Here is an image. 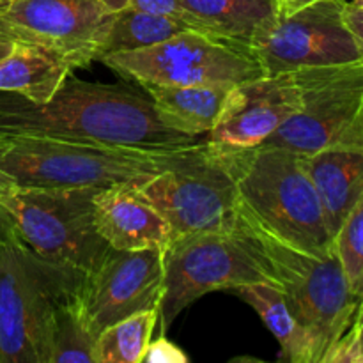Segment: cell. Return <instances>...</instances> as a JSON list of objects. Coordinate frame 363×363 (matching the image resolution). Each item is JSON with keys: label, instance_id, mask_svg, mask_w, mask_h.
I'll return each instance as SVG.
<instances>
[{"label": "cell", "instance_id": "83f0119b", "mask_svg": "<svg viewBox=\"0 0 363 363\" xmlns=\"http://www.w3.org/2000/svg\"><path fill=\"white\" fill-rule=\"evenodd\" d=\"M16 45H18L16 38H14V35L11 34L2 23H0V62H2L11 52H13Z\"/></svg>", "mask_w": 363, "mask_h": 363}, {"label": "cell", "instance_id": "7402d4cb", "mask_svg": "<svg viewBox=\"0 0 363 363\" xmlns=\"http://www.w3.org/2000/svg\"><path fill=\"white\" fill-rule=\"evenodd\" d=\"M184 30H195V28L188 27L183 21L172 20V18L156 16V14L124 7L117 13H112L108 30L103 39L99 59L110 55V53L147 48V46L158 45V43Z\"/></svg>", "mask_w": 363, "mask_h": 363}, {"label": "cell", "instance_id": "2e32d148", "mask_svg": "<svg viewBox=\"0 0 363 363\" xmlns=\"http://www.w3.org/2000/svg\"><path fill=\"white\" fill-rule=\"evenodd\" d=\"M326 223L337 230L363 197V149H323L303 155Z\"/></svg>", "mask_w": 363, "mask_h": 363}, {"label": "cell", "instance_id": "52a82bcc", "mask_svg": "<svg viewBox=\"0 0 363 363\" xmlns=\"http://www.w3.org/2000/svg\"><path fill=\"white\" fill-rule=\"evenodd\" d=\"M162 333L195 300L213 291L266 282L277 287L272 269L243 227L234 233L174 236L163 250Z\"/></svg>", "mask_w": 363, "mask_h": 363}, {"label": "cell", "instance_id": "44dd1931", "mask_svg": "<svg viewBox=\"0 0 363 363\" xmlns=\"http://www.w3.org/2000/svg\"><path fill=\"white\" fill-rule=\"evenodd\" d=\"M234 293L257 312L266 328L279 342L282 350L280 358L284 362L312 363L307 337L294 319L293 312L287 307L279 287L266 282L245 284V286L236 287Z\"/></svg>", "mask_w": 363, "mask_h": 363}, {"label": "cell", "instance_id": "4fadbf2b", "mask_svg": "<svg viewBox=\"0 0 363 363\" xmlns=\"http://www.w3.org/2000/svg\"><path fill=\"white\" fill-rule=\"evenodd\" d=\"M163 273V250L108 248L82 286V300L94 332L140 311L160 308Z\"/></svg>", "mask_w": 363, "mask_h": 363}, {"label": "cell", "instance_id": "cb8c5ba5", "mask_svg": "<svg viewBox=\"0 0 363 363\" xmlns=\"http://www.w3.org/2000/svg\"><path fill=\"white\" fill-rule=\"evenodd\" d=\"M333 248L342 264L351 291L363 305V197L347 215L333 238Z\"/></svg>", "mask_w": 363, "mask_h": 363}, {"label": "cell", "instance_id": "f1b7e54d", "mask_svg": "<svg viewBox=\"0 0 363 363\" xmlns=\"http://www.w3.org/2000/svg\"><path fill=\"white\" fill-rule=\"evenodd\" d=\"M315 2H319V0H280L279 13H293V11H298Z\"/></svg>", "mask_w": 363, "mask_h": 363}, {"label": "cell", "instance_id": "836d02e7", "mask_svg": "<svg viewBox=\"0 0 363 363\" xmlns=\"http://www.w3.org/2000/svg\"><path fill=\"white\" fill-rule=\"evenodd\" d=\"M279 2H280V0H279Z\"/></svg>", "mask_w": 363, "mask_h": 363}, {"label": "cell", "instance_id": "e0dca14e", "mask_svg": "<svg viewBox=\"0 0 363 363\" xmlns=\"http://www.w3.org/2000/svg\"><path fill=\"white\" fill-rule=\"evenodd\" d=\"M233 85H149L144 87L165 126L179 133L209 135Z\"/></svg>", "mask_w": 363, "mask_h": 363}, {"label": "cell", "instance_id": "d4e9b609", "mask_svg": "<svg viewBox=\"0 0 363 363\" xmlns=\"http://www.w3.org/2000/svg\"><path fill=\"white\" fill-rule=\"evenodd\" d=\"M126 7L142 11V13L156 14V16L172 18V20L183 21V23L195 28V30L204 32L199 21L195 20L194 14L188 11L186 4L183 0H128Z\"/></svg>", "mask_w": 363, "mask_h": 363}, {"label": "cell", "instance_id": "f546056e", "mask_svg": "<svg viewBox=\"0 0 363 363\" xmlns=\"http://www.w3.org/2000/svg\"><path fill=\"white\" fill-rule=\"evenodd\" d=\"M354 340H357L360 363H363V305L360 307V311H358L357 323H354Z\"/></svg>", "mask_w": 363, "mask_h": 363}, {"label": "cell", "instance_id": "ac0fdd59", "mask_svg": "<svg viewBox=\"0 0 363 363\" xmlns=\"http://www.w3.org/2000/svg\"><path fill=\"white\" fill-rule=\"evenodd\" d=\"M71 71L73 67L55 53L18 41L13 52L0 62V91L45 103L62 87Z\"/></svg>", "mask_w": 363, "mask_h": 363}, {"label": "cell", "instance_id": "5b68a950", "mask_svg": "<svg viewBox=\"0 0 363 363\" xmlns=\"http://www.w3.org/2000/svg\"><path fill=\"white\" fill-rule=\"evenodd\" d=\"M268 268L287 307L308 340L312 363H325L340 340L354 335L360 301L351 291L333 248L311 255L291 248L241 222Z\"/></svg>", "mask_w": 363, "mask_h": 363}, {"label": "cell", "instance_id": "603a6c76", "mask_svg": "<svg viewBox=\"0 0 363 363\" xmlns=\"http://www.w3.org/2000/svg\"><path fill=\"white\" fill-rule=\"evenodd\" d=\"M160 321V308H147L112 323L96 337V363H142Z\"/></svg>", "mask_w": 363, "mask_h": 363}, {"label": "cell", "instance_id": "30bf717a", "mask_svg": "<svg viewBox=\"0 0 363 363\" xmlns=\"http://www.w3.org/2000/svg\"><path fill=\"white\" fill-rule=\"evenodd\" d=\"M112 71L149 85H240L264 74L247 46L199 30H184L158 45L101 57Z\"/></svg>", "mask_w": 363, "mask_h": 363}, {"label": "cell", "instance_id": "1f68e13d", "mask_svg": "<svg viewBox=\"0 0 363 363\" xmlns=\"http://www.w3.org/2000/svg\"><path fill=\"white\" fill-rule=\"evenodd\" d=\"M353 4H357V6L363 7V0H353Z\"/></svg>", "mask_w": 363, "mask_h": 363}, {"label": "cell", "instance_id": "9c48e42d", "mask_svg": "<svg viewBox=\"0 0 363 363\" xmlns=\"http://www.w3.org/2000/svg\"><path fill=\"white\" fill-rule=\"evenodd\" d=\"M133 188L167 220L172 238L234 233L241 225L236 184L208 138L176 165Z\"/></svg>", "mask_w": 363, "mask_h": 363}, {"label": "cell", "instance_id": "ffe728a7", "mask_svg": "<svg viewBox=\"0 0 363 363\" xmlns=\"http://www.w3.org/2000/svg\"><path fill=\"white\" fill-rule=\"evenodd\" d=\"M96 337L80 289L53 308L46 326L43 363H96Z\"/></svg>", "mask_w": 363, "mask_h": 363}, {"label": "cell", "instance_id": "4316f807", "mask_svg": "<svg viewBox=\"0 0 363 363\" xmlns=\"http://www.w3.org/2000/svg\"><path fill=\"white\" fill-rule=\"evenodd\" d=\"M344 20H346L347 28L353 35L354 43L358 46V52L363 59V7L353 2H346L344 6Z\"/></svg>", "mask_w": 363, "mask_h": 363}, {"label": "cell", "instance_id": "6da1fadb", "mask_svg": "<svg viewBox=\"0 0 363 363\" xmlns=\"http://www.w3.org/2000/svg\"><path fill=\"white\" fill-rule=\"evenodd\" d=\"M0 131L147 151H184L206 140L165 126L151 98L135 89L71 77L45 103L0 91Z\"/></svg>", "mask_w": 363, "mask_h": 363}, {"label": "cell", "instance_id": "8992f818", "mask_svg": "<svg viewBox=\"0 0 363 363\" xmlns=\"http://www.w3.org/2000/svg\"><path fill=\"white\" fill-rule=\"evenodd\" d=\"M96 190L0 184V216L39 255L87 275L108 252L94 225Z\"/></svg>", "mask_w": 363, "mask_h": 363}, {"label": "cell", "instance_id": "d6986e66", "mask_svg": "<svg viewBox=\"0 0 363 363\" xmlns=\"http://www.w3.org/2000/svg\"><path fill=\"white\" fill-rule=\"evenodd\" d=\"M206 34L247 46L279 16V0H183Z\"/></svg>", "mask_w": 363, "mask_h": 363}, {"label": "cell", "instance_id": "9a60e30c", "mask_svg": "<svg viewBox=\"0 0 363 363\" xmlns=\"http://www.w3.org/2000/svg\"><path fill=\"white\" fill-rule=\"evenodd\" d=\"M92 213L96 230L112 250H165L172 240L167 220L133 184L98 188L92 195Z\"/></svg>", "mask_w": 363, "mask_h": 363}, {"label": "cell", "instance_id": "d6a6232c", "mask_svg": "<svg viewBox=\"0 0 363 363\" xmlns=\"http://www.w3.org/2000/svg\"><path fill=\"white\" fill-rule=\"evenodd\" d=\"M2 2H9V0H0V4H2Z\"/></svg>", "mask_w": 363, "mask_h": 363}, {"label": "cell", "instance_id": "ba28073f", "mask_svg": "<svg viewBox=\"0 0 363 363\" xmlns=\"http://www.w3.org/2000/svg\"><path fill=\"white\" fill-rule=\"evenodd\" d=\"M300 110L262 145L298 155L363 149V59L293 71Z\"/></svg>", "mask_w": 363, "mask_h": 363}, {"label": "cell", "instance_id": "4dcf8cb0", "mask_svg": "<svg viewBox=\"0 0 363 363\" xmlns=\"http://www.w3.org/2000/svg\"><path fill=\"white\" fill-rule=\"evenodd\" d=\"M101 2L105 4L110 13H117V11L124 9L128 6V0H101Z\"/></svg>", "mask_w": 363, "mask_h": 363}, {"label": "cell", "instance_id": "8fae6325", "mask_svg": "<svg viewBox=\"0 0 363 363\" xmlns=\"http://www.w3.org/2000/svg\"><path fill=\"white\" fill-rule=\"evenodd\" d=\"M344 6L346 0H319L293 13H279L250 43L264 74L360 60L344 20Z\"/></svg>", "mask_w": 363, "mask_h": 363}, {"label": "cell", "instance_id": "277c9868", "mask_svg": "<svg viewBox=\"0 0 363 363\" xmlns=\"http://www.w3.org/2000/svg\"><path fill=\"white\" fill-rule=\"evenodd\" d=\"M84 280L32 250L0 216V363H43L50 315Z\"/></svg>", "mask_w": 363, "mask_h": 363}, {"label": "cell", "instance_id": "484cf974", "mask_svg": "<svg viewBox=\"0 0 363 363\" xmlns=\"http://www.w3.org/2000/svg\"><path fill=\"white\" fill-rule=\"evenodd\" d=\"M142 363H188V357L177 344L162 333L158 339H151Z\"/></svg>", "mask_w": 363, "mask_h": 363}, {"label": "cell", "instance_id": "5bb4252c", "mask_svg": "<svg viewBox=\"0 0 363 363\" xmlns=\"http://www.w3.org/2000/svg\"><path fill=\"white\" fill-rule=\"evenodd\" d=\"M298 110L300 91L294 74H262L230 89L218 121L206 138L218 147H259Z\"/></svg>", "mask_w": 363, "mask_h": 363}, {"label": "cell", "instance_id": "7a4b0ae2", "mask_svg": "<svg viewBox=\"0 0 363 363\" xmlns=\"http://www.w3.org/2000/svg\"><path fill=\"white\" fill-rule=\"evenodd\" d=\"M213 147L236 184L241 222L305 254L333 250V236L303 155L273 145Z\"/></svg>", "mask_w": 363, "mask_h": 363}, {"label": "cell", "instance_id": "7c38bea8", "mask_svg": "<svg viewBox=\"0 0 363 363\" xmlns=\"http://www.w3.org/2000/svg\"><path fill=\"white\" fill-rule=\"evenodd\" d=\"M112 13L101 0H9L0 23L16 41L41 46L80 69L99 60Z\"/></svg>", "mask_w": 363, "mask_h": 363}, {"label": "cell", "instance_id": "3957f363", "mask_svg": "<svg viewBox=\"0 0 363 363\" xmlns=\"http://www.w3.org/2000/svg\"><path fill=\"white\" fill-rule=\"evenodd\" d=\"M195 147L184 151H147L0 131V184L16 188L138 184L176 165Z\"/></svg>", "mask_w": 363, "mask_h": 363}]
</instances>
